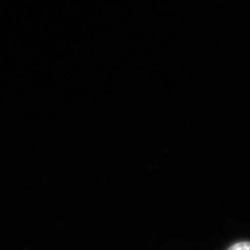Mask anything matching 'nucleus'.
Returning <instances> with one entry per match:
<instances>
[{
	"label": "nucleus",
	"mask_w": 250,
	"mask_h": 250,
	"mask_svg": "<svg viewBox=\"0 0 250 250\" xmlns=\"http://www.w3.org/2000/svg\"><path fill=\"white\" fill-rule=\"evenodd\" d=\"M228 250H250V242L243 241L235 243L232 245V247H230Z\"/></svg>",
	"instance_id": "nucleus-1"
}]
</instances>
